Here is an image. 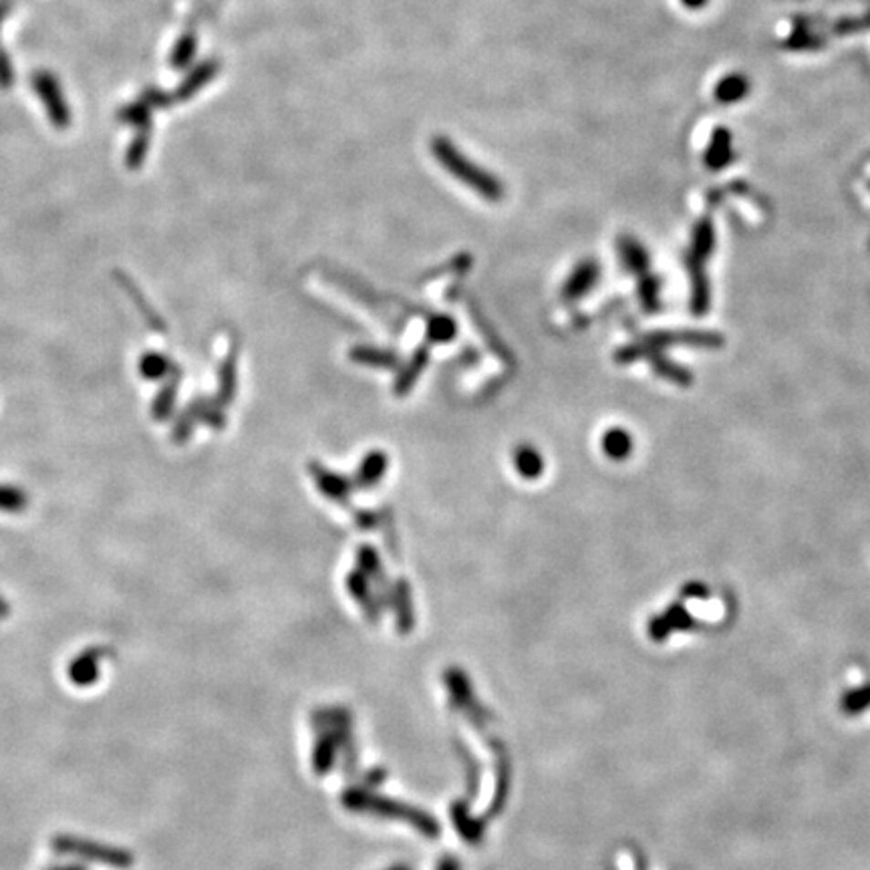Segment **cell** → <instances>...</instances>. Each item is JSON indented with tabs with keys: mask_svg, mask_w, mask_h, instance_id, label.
<instances>
[{
	"mask_svg": "<svg viewBox=\"0 0 870 870\" xmlns=\"http://www.w3.org/2000/svg\"><path fill=\"white\" fill-rule=\"evenodd\" d=\"M51 846L57 854L83 858V860H89V863H100V865L115 866V868H127L133 865V856L131 853H127V850L95 843V840H87L73 834H55L51 840Z\"/></svg>",
	"mask_w": 870,
	"mask_h": 870,
	"instance_id": "1",
	"label": "cell"
},
{
	"mask_svg": "<svg viewBox=\"0 0 870 870\" xmlns=\"http://www.w3.org/2000/svg\"><path fill=\"white\" fill-rule=\"evenodd\" d=\"M35 89L38 100L43 101L47 115L51 117V121L58 127L69 125L71 113H69V105L63 100V91L61 85L55 79L51 73H38L35 77Z\"/></svg>",
	"mask_w": 870,
	"mask_h": 870,
	"instance_id": "2",
	"label": "cell"
},
{
	"mask_svg": "<svg viewBox=\"0 0 870 870\" xmlns=\"http://www.w3.org/2000/svg\"><path fill=\"white\" fill-rule=\"evenodd\" d=\"M105 651L103 649H87L77 655L69 665V679L77 687H89L100 681V667Z\"/></svg>",
	"mask_w": 870,
	"mask_h": 870,
	"instance_id": "3",
	"label": "cell"
},
{
	"mask_svg": "<svg viewBox=\"0 0 870 870\" xmlns=\"http://www.w3.org/2000/svg\"><path fill=\"white\" fill-rule=\"evenodd\" d=\"M516 462H518V470H520L528 477L540 474L542 464H540L539 454H536L534 449H528V447L520 449V454L516 456Z\"/></svg>",
	"mask_w": 870,
	"mask_h": 870,
	"instance_id": "4",
	"label": "cell"
},
{
	"mask_svg": "<svg viewBox=\"0 0 870 870\" xmlns=\"http://www.w3.org/2000/svg\"><path fill=\"white\" fill-rule=\"evenodd\" d=\"M383 472H385V457L381 454H373V456H369L367 462L363 464L361 477H363L367 484H371V482H375L377 477H381V474H383Z\"/></svg>",
	"mask_w": 870,
	"mask_h": 870,
	"instance_id": "5",
	"label": "cell"
},
{
	"mask_svg": "<svg viewBox=\"0 0 870 870\" xmlns=\"http://www.w3.org/2000/svg\"><path fill=\"white\" fill-rule=\"evenodd\" d=\"M163 369H165V359L163 357H158V355L152 353L148 357H143V361H142V373L148 375V377L162 375Z\"/></svg>",
	"mask_w": 870,
	"mask_h": 870,
	"instance_id": "6",
	"label": "cell"
},
{
	"mask_svg": "<svg viewBox=\"0 0 870 870\" xmlns=\"http://www.w3.org/2000/svg\"><path fill=\"white\" fill-rule=\"evenodd\" d=\"M23 504V496L15 492V490H8V487H0V508H11V510H15V508H21Z\"/></svg>",
	"mask_w": 870,
	"mask_h": 870,
	"instance_id": "7",
	"label": "cell"
},
{
	"mask_svg": "<svg viewBox=\"0 0 870 870\" xmlns=\"http://www.w3.org/2000/svg\"><path fill=\"white\" fill-rule=\"evenodd\" d=\"M47 870H87V866H83V865H77V863H71V865H57V866L47 868Z\"/></svg>",
	"mask_w": 870,
	"mask_h": 870,
	"instance_id": "8",
	"label": "cell"
}]
</instances>
